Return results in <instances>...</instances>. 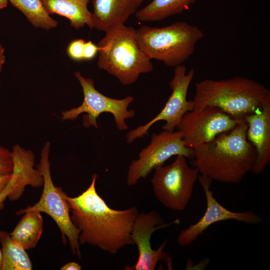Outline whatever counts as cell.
I'll list each match as a JSON object with an SVG mask.
<instances>
[{"label": "cell", "mask_w": 270, "mask_h": 270, "mask_svg": "<svg viewBox=\"0 0 270 270\" xmlns=\"http://www.w3.org/2000/svg\"><path fill=\"white\" fill-rule=\"evenodd\" d=\"M6 56L4 55V48L0 44V74L2 72L3 66L5 62Z\"/></svg>", "instance_id": "cell-27"}, {"label": "cell", "mask_w": 270, "mask_h": 270, "mask_svg": "<svg viewBox=\"0 0 270 270\" xmlns=\"http://www.w3.org/2000/svg\"><path fill=\"white\" fill-rule=\"evenodd\" d=\"M244 120L228 132L192 148L193 166L201 175L228 184L240 182L252 172L256 153L248 140Z\"/></svg>", "instance_id": "cell-2"}, {"label": "cell", "mask_w": 270, "mask_h": 270, "mask_svg": "<svg viewBox=\"0 0 270 270\" xmlns=\"http://www.w3.org/2000/svg\"><path fill=\"white\" fill-rule=\"evenodd\" d=\"M8 1L24 14L34 27L48 30L58 26V22L46 12L41 0Z\"/></svg>", "instance_id": "cell-20"}, {"label": "cell", "mask_w": 270, "mask_h": 270, "mask_svg": "<svg viewBox=\"0 0 270 270\" xmlns=\"http://www.w3.org/2000/svg\"><path fill=\"white\" fill-rule=\"evenodd\" d=\"M24 214L10 233L14 240L27 250L38 244L43 232V219L38 211H28Z\"/></svg>", "instance_id": "cell-17"}, {"label": "cell", "mask_w": 270, "mask_h": 270, "mask_svg": "<svg viewBox=\"0 0 270 270\" xmlns=\"http://www.w3.org/2000/svg\"><path fill=\"white\" fill-rule=\"evenodd\" d=\"M269 100L270 92L264 85L234 76L220 80L205 79L196 83L192 100L194 109L216 107L235 119L244 120Z\"/></svg>", "instance_id": "cell-3"}, {"label": "cell", "mask_w": 270, "mask_h": 270, "mask_svg": "<svg viewBox=\"0 0 270 270\" xmlns=\"http://www.w3.org/2000/svg\"><path fill=\"white\" fill-rule=\"evenodd\" d=\"M25 182L23 172L18 168H14L6 187L0 193V208L11 194L19 195L23 192Z\"/></svg>", "instance_id": "cell-21"}, {"label": "cell", "mask_w": 270, "mask_h": 270, "mask_svg": "<svg viewBox=\"0 0 270 270\" xmlns=\"http://www.w3.org/2000/svg\"><path fill=\"white\" fill-rule=\"evenodd\" d=\"M198 180L204 192L206 208L202 216L195 224L181 231L177 242L182 246H186L194 242L212 224L222 221L235 220L246 224L260 222V216L252 211L235 212L230 210L220 204L210 190L212 180L206 176H198Z\"/></svg>", "instance_id": "cell-12"}, {"label": "cell", "mask_w": 270, "mask_h": 270, "mask_svg": "<svg viewBox=\"0 0 270 270\" xmlns=\"http://www.w3.org/2000/svg\"><path fill=\"white\" fill-rule=\"evenodd\" d=\"M98 176L92 174L89 186L75 197L66 195L70 218L79 230L80 244L96 246L110 254L134 244L131 238L134 223L140 214L132 206L123 210L110 208L98 194L96 182Z\"/></svg>", "instance_id": "cell-1"}, {"label": "cell", "mask_w": 270, "mask_h": 270, "mask_svg": "<svg viewBox=\"0 0 270 270\" xmlns=\"http://www.w3.org/2000/svg\"><path fill=\"white\" fill-rule=\"evenodd\" d=\"M13 166L12 150L0 145V175L11 174Z\"/></svg>", "instance_id": "cell-22"}, {"label": "cell", "mask_w": 270, "mask_h": 270, "mask_svg": "<svg viewBox=\"0 0 270 270\" xmlns=\"http://www.w3.org/2000/svg\"><path fill=\"white\" fill-rule=\"evenodd\" d=\"M92 5L94 28L104 32L124 24L140 6L137 0H92Z\"/></svg>", "instance_id": "cell-15"}, {"label": "cell", "mask_w": 270, "mask_h": 270, "mask_svg": "<svg viewBox=\"0 0 270 270\" xmlns=\"http://www.w3.org/2000/svg\"><path fill=\"white\" fill-rule=\"evenodd\" d=\"M196 0H153L137 11L136 18L141 22H156L170 16L180 14L188 8Z\"/></svg>", "instance_id": "cell-19"}, {"label": "cell", "mask_w": 270, "mask_h": 270, "mask_svg": "<svg viewBox=\"0 0 270 270\" xmlns=\"http://www.w3.org/2000/svg\"><path fill=\"white\" fill-rule=\"evenodd\" d=\"M244 120L235 119L216 107L207 106L186 113L177 128L184 144L192 148L230 131Z\"/></svg>", "instance_id": "cell-11"}, {"label": "cell", "mask_w": 270, "mask_h": 270, "mask_svg": "<svg viewBox=\"0 0 270 270\" xmlns=\"http://www.w3.org/2000/svg\"><path fill=\"white\" fill-rule=\"evenodd\" d=\"M74 75L82 86L84 100L78 106L62 111L60 114L62 120L73 121L82 114H85L82 119L83 126L98 128L97 119L100 114L106 112L112 115L118 130H127L126 120L133 118L136 114L134 110L128 109L134 98L130 96L121 99L108 97L96 88L92 78H85L78 71L76 72Z\"/></svg>", "instance_id": "cell-7"}, {"label": "cell", "mask_w": 270, "mask_h": 270, "mask_svg": "<svg viewBox=\"0 0 270 270\" xmlns=\"http://www.w3.org/2000/svg\"><path fill=\"white\" fill-rule=\"evenodd\" d=\"M10 174H4L0 175V193L6 187L10 177Z\"/></svg>", "instance_id": "cell-25"}, {"label": "cell", "mask_w": 270, "mask_h": 270, "mask_svg": "<svg viewBox=\"0 0 270 270\" xmlns=\"http://www.w3.org/2000/svg\"><path fill=\"white\" fill-rule=\"evenodd\" d=\"M2 252L1 248H0V270L2 268Z\"/></svg>", "instance_id": "cell-29"}, {"label": "cell", "mask_w": 270, "mask_h": 270, "mask_svg": "<svg viewBox=\"0 0 270 270\" xmlns=\"http://www.w3.org/2000/svg\"><path fill=\"white\" fill-rule=\"evenodd\" d=\"M84 40L77 39L68 44L66 52L70 58L75 61L84 60Z\"/></svg>", "instance_id": "cell-23"}, {"label": "cell", "mask_w": 270, "mask_h": 270, "mask_svg": "<svg viewBox=\"0 0 270 270\" xmlns=\"http://www.w3.org/2000/svg\"><path fill=\"white\" fill-rule=\"evenodd\" d=\"M135 29L122 24L105 32L98 42V67L115 76L124 85L134 83L141 74L153 70L149 57L139 47Z\"/></svg>", "instance_id": "cell-4"}, {"label": "cell", "mask_w": 270, "mask_h": 270, "mask_svg": "<svg viewBox=\"0 0 270 270\" xmlns=\"http://www.w3.org/2000/svg\"><path fill=\"white\" fill-rule=\"evenodd\" d=\"M99 47L92 41L85 42L84 51V60L93 59L98 52Z\"/></svg>", "instance_id": "cell-24"}, {"label": "cell", "mask_w": 270, "mask_h": 270, "mask_svg": "<svg viewBox=\"0 0 270 270\" xmlns=\"http://www.w3.org/2000/svg\"><path fill=\"white\" fill-rule=\"evenodd\" d=\"M178 219L169 223H164L160 214L154 210H151L146 214L140 213L134 223L131 238L138 249V256L134 266H127L126 270H154L159 261L166 258L164 250L167 244L166 240L160 247L154 250L152 248L150 239L152 234L156 230L166 228L173 224H178Z\"/></svg>", "instance_id": "cell-13"}, {"label": "cell", "mask_w": 270, "mask_h": 270, "mask_svg": "<svg viewBox=\"0 0 270 270\" xmlns=\"http://www.w3.org/2000/svg\"><path fill=\"white\" fill-rule=\"evenodd\" d=\"M80 265L76 262H69L66 264L61 267V270H81Z\"/></svg>", "instance_id": "cell-26"}, {"label": "cell", "mask_w": 270, "mask_h": 270, "mask_svg": "<svg viewBox=\"0 0 270 270\" xmlns=\"http://www.w3.org/2000/svg\"><path fill=\"white\" fill-rule=\"evenodd\" d=\"M194 76V69L186 73V66L180 64L176 66L174 76L169 82L172 92L164 106L149 122L130 130L126 135V142L132 143L134 140L148 135L152 126L160 120L166 122L162 128V130L174 132L184 115L194 108L193 100H187L188 88Z\"/></svg>", "instance_id": "cell-10"}, {"label": "cell", "mask_w": 270, "mask_h": 270, "mask_svg": "<svg viewBox=\"0 0 270 270\" xmlns=\"http://www.w3.org/2000/svg\"><path fill=\"white\" fill-rule=\"evenodd\" d=\"M246 138L254 148L256 158L252 170L260 174L270 162V100L262 108L246 116Z\"/></svg>", "instance_id": "cell-14"}, {"label": "cell", "mask_w": 270, "mask_h": 270, "mask_svg": "<svg viewBox=\"0 0 270 270\" xmlns=\"http://www.w3.org/2000/svg\"><path fill=\"white\" fill-rule=\"evenodd\" d=\"M182 155L187 158H194L192 148L184 143L179 131L164 130L154 133L150 144L139 152L138 158L128 166L126 182L128 186L135 185L141 178H146L156 167L174 156Z\"/></svg>", "instance_id": "cell-9"}, {"label": "cell", "mask_w": 270, "mask_h": 270, "mask_svg": "<svg viewBox=\"0 0 270 270\" xmlns=\"http://www.w3.org/2000/svg\"><path fill=\"white\" fill-rule=\"evenodd\" d=\"M137 0L138 2V4H140L142 3V2H143L144 0Z\"/></svg>", "instance_id": "cell-30"}, {"label": "cell", "mask_w": 270, "mask_h": 270, "mask_svg": "<svg viewBox=\"0 0 270 270\" xmlns=\"http://www.w3.org/2000/svg\"><path fill=\"white\" fill-rule=\"evenodd\" d=\"M46 12L68 18L71 26L76 30L87 25L94 28L92 13L88 5L89 0H41Z\"/></svg>", "instance_id": "cell-16"}, {"label": "cell", "mask_w": 270, "mask_h": 270, "mask_svg": "<svg viewBox=\"0 0 270 270\" xmlns=\"http://www.w3.org/2000/svg\"><path fill=\"white\" fill-rule=\"evenodd\" d=\"M2 252L1 270H31L32 265L26 250L14 240L10 233L0 230Z\"/></svg>", "instance_id": "cell-18"}, {"label": "cell", "mask_w": 270, "mask_h": 270, "mask_svg": "<svg viewBox=\"0 0 270 270\" xmlns=\"http://www.w3.org/2000/svg\"><path fill=\"white\" fill-rule=\"evenodd\" d=\"M8 4V0H0V9L6 7Z\"/></svg>", "instance_id": "cell-28"}, {"label": "cell", "mask_w": 270, "mask_h": 270, "mask_svg": "<svg viewBox=\"0 0 270 270\" xmlns=\"http://www.w3.org/2000/svg\"><path fill=\"white\" fill-rule=\"evenodd\" d=\"M186 159L184 156L178 155L172 164L154 169L151 180L154 194L168 209L184 210L192 196L200 172L188 165Z\"/></svg>", "instance_id": "cell-8"}, {"label": "cell", "mask_w": 270, "mask_h": 270, "mask_svg": "<svg viewBox=\"0 0 270 270\" xmlns=\"http://www.w3.org/2000/svg\"><path fill=\"white\" fill-rule=\"evenodd\" d=\"M50 148V143L46 142L42 149L37 168L44 179L42 193L40 200L33 206L19 210L16 214L20 215L33 210L48 215L59 228L63 242L66 244L68 240L72 253L80 258V232L72 222L70 206L66 198L67 194L61 188L54 186L52 178L49 160Z\"/></svg>", "instance_id": "cell-6"}, {"label": "cell", "mask_w": 270, "mask_h": 270, "mask_svg": "<svg viewBox=\"0 0 270 270\" xmlns=\"http://www.w3.org/2000/svg\"><path fill=\"white\" fill-rule=\"evenodd\" d=\"M138 46L150 60L176 67L193 54L204 34L197 26L177 22L163 27L142 26L135 29Z\"/></svg>", "instance_id": "cell-5"}]
</instances>
